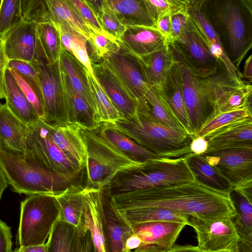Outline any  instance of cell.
Listing matches in <instances>:
<instances>
[{"instance_id": "17", "label": "cell", "mask_w": 252, "mask_h": 252, "mask_svg": "<svg viewBox=\"0 0 252 252\" xmlns=\"http://www.w3.org/2000/svg\"><path fill=\"white\" fill-rule=\"evenodd\" d=\"M187 224L172 221H148L132 226L142 240L135 252H168Z\"/></svg>"}, {"instance_id": "57", "label": "cell", "mask_w": 252, "mask_h": 252, "mask_svg": "<svg viewBox=\"0 0 252 252\" xmlns=\"http://www.w3.org/2000/svg\"><path fill=\"white\" fill-rule=\"evenodd\" d=\"M142 240L135 233L132 234L126 240L124 252H130L137 249L141 244Z\"/></svg>"}, {"instance_id": "13", "label": "cell", "mask_w": 252, "mask_h": 252, "mask_svg": "<svg viewBox=\"0 0 252 252\" xmlns=\"http://www.w3.org/2000/svg\"><path fill=\"white\" fill-rule=\"evenodd\" d=\"M177 61L182 74L183 96L192 139L211 118L212 109L200 77L194 74L184 63Z\"/></svg>"}, {"instance_id": "51", "label": "cell", "mask_w": 252, "mask_h": 252, "mask_svg": "<svg viewBox=\"0 0 252 252\" xmlns=\"http://www.w3.org/2000/svg\"><path fill=\"white\" fill-rule=\"evenodd\" d=\"M7 68L30 78L40 87L37 74L31 63L22 60H11L8 61Z\"/></svg>"}, {"instance_id": "16", "label": "cell", "mask_w": 252, "mask_h": 252, "mask_svg": "<svg viewBox=\"0 0 252 252\" xmlns=\"http://www.w3.org/2000/svg\"><path fill=\"white\" fill-rule=\"evenodd\" d=\"M82 230L90 232L94 252H106L107 247L104 201L102 190L84 187L82 215Z\"/></svg>"}, {"instance_id": "3", "label": "cell", "mask_w": 252, "mask_h": 252, "mask_svg": "<svg viewBox=\"0 0 252 252\" xmlns=\"http://www.w3.org/2000/svg\"><path fill=\"white\" fill-rule=\"evenodd\" d=\"M113 125L158 157L178 158L191 153L192 138L185 129L161 124L138 104L134 114Z\"/></svg>"}, {"instance_id": "25", "label": "cell", "mask_w": 252, "mask_h": 252, "mask_svg": "<svg viewBox=\"0 0 252 252\" xmlns=\"http://www.w3.org/2000/svg\"><path fill=\"white\" fill-rule=\"evenodd\" d=\"M61 72L67 122L87 128L96 126L99 123L94 110L74 89L62 69Z\"/></svg>"}, {"instance_id": "6", "label": "cell", "mask_w": 252, "mask_h": 252, "mask_svg": "<svg viewBox=\"0 0 252 252\" xmlns=\"http://www.w3.org/2000/svg\"><path fill=\"white\" fill-rule=\"evenodd\" d=\"M195 180L185 155L178 158L158 157L148 160L140 168L117 176L106 189L112 195Z\"/></svg>"}, {"instance_id": "32", "label": "cell", "mask_w": 252, "mask_h": 252, "mask_svg": "<svg viewBox=\"0 0 252 252\" xmlns=\"http://www.w3.org/2000/svg\"><path fill=\"white\" fill-rule=\"evenodd\" d=\"M48 21L63 24L88 39L93 32L63 0H49L47 2L42 21Z\"/></svg>"}, {"instance_id": "56", "label": "cell", "mask_w": 252, "mask_h": 252, "mask_svg": "<svg viewBox=\"0 0 252 252\" xmlns=\"http://www.w3.org/2000/svg\"><path fill=\"white\" fill-rule=\"evenodd\" d=\"M237 194L252 204V181L246 182L233 189Z\"/></svg>"}, {"instance_id": "27", "label": "cell", "mask_w": 252, "mask_h": 252, "mask_svg": "<svg viewBox=\"0 0 252 252\" xmlns=\"http://www.w3.org/2000/svg\"><path fill=\"white\" fill-rule=\"evenodd\" d=\"M187 10L191 20L202 36L211 54L224 64L233 77L240 79L237 68L231 62L219 36L201 10L190 5Z\"/></svg>"}, {"instance_id": "36", "label": "cell", "mask_w": 252, "mask_h": 252, "mask_svg": "<svg viewBox=\"0 0 252 252\" xmlns=\"http://www.w3.org/2000/svg\"><path fill=\"white\" fill-rule=\"evenodd\" d=\"M137 103L138 106L161 124L183 128L155 87L149 86L144 96Z\"/></svg>"}, {"instance_id": "35", "label": "cell", "mask_w": 252, "mask_h": 252, "mask_svg": "<svg viewBox=\"0 0 252 252\" xmlns=\"http://www.w3.org/2000/svg\"><path fill=\"white\" fill-rule=\"evenodd\" d=\"M252 87L241 81L225 90L215 103L212 116L225 111L249 108L252 109Z\"/></svg>"}, {"instance_id": "12", "label": "cell", "mask_w": 252, "mask_h": 252, "mask_svg": "<svg viewBox=\"0 0 252 252\" xmlns=\"http://www.w3.org/2000/svg\"><path fill=\"white\" fill-rule=\"evenodd\" d=\"M103 59L130 95L137 101L141 99L149 85L145 81L135 54L119 41Z\"/></svg>"}, {"instance_id": "61", "label": "cell", "mask_w": 252, "mask_h": 252, "mask_svg": "<svg viewBox=\"0 0 252 252\" xmlns=\"http://www.w3.org/2000/svg\"><path fill=\"white\" fill-rule=\"evenodd\" d=\"M201 252L198 246L192 245H174L168 252Z\"/></svg>"}, {"instance_id": "37", "label": "cell", "mask_w": 252, "mask_h": 252, "mask_svg": "<svg viewBox=\"0 0 252 252\" xmlns=\"http://www.w3.org/2000/svg\"><path fill=\"white\" fill-rule=\"evenodd\" d=\"M55 23L59 30L62 49L74 56L93 74L88 53L89 41L88 39L63 24Z\"/></svg>"}, {"instance_id": "43", "label": "cell", "mask_w": 252, "mask_h": 252, "mask_svg": "<svg viewBox=\"0 0 252 252\" xmlns=\"http://www.w3.org/2000/svg\"><path fill=\"white\" fill-rule=\"evenodd\" d=\"M9 69L26 97L34 107L40 118L42 119L44 115V110L41 87L30 78Z\"/></svg>"}, {"instance_id": "23", "label": "cell", "mask_w": 252, "mask_h": 252, "mask_svg": "<svg viewBox=\"0 0 252 252\" xmlns=\"http://www.w3.org/2000/svg\"><path fill=\"white\" fill-rule=\"evenodd\" d=\"M119 42L134 54L143 56L167 47L169 40L156 27L135 25L126 26Z\"/></svg>"}, {"instance_id": "26", "label": "cell", "mask_w": 252, "mask_h": 252, "mask_svg": "<svg viewBox=\"0 0 252 252\" xmlns=\"http://www.w3.org/2000/svg\"><path fill=\"white\" fill-rule=\"evenodd\" d=\"M3 91L5 103L9 109L29 127L35 126L40 117L8 68L5 73Z\"/></svg>"}, {"instance_id": "62", "label": "cell", "mask_w": 252, "mask_h": 252, "mask_svg": "<svg viewBox=\"0 0 252 252\" xmlns=\"http://www.w3.org/2000/svg\"><path fill=\"white\" fill-rule=\"evenodd\" d=\"M8 187V183L0 166V199L2 193Z\"/></svg>"}, {"instance_id": "58", "label": "cell", "mask_w": 252, "mask_h": 252, "mask_svg": "<svg viewBox=\"0 0 252 252\" xmlns=\"http://www.w3.org/2000/svg\"><path fill=\"white\" fill-rule=\"evenodd\" d=\"M17 252H47L46 243L28 247H18L14 251Z\"/></svg>"}, {"instance_id": "38", "label": "cell", "mask_w": 252, "mask_h": 252, "mask_svg": "<svg viewBox=\"0 0 252 252\" xmlns=\"http://www.w3.org/2000/svg\"><path fill=\"white\" fill-rule=\"evenodd\" d=\"M40 45L46 62L50 64L60 59L62 49L59 30L51 21L36 23Z\"/></svg>"}, {"instance_id": "22", "label": "cell", "mask_w": 252, "mask_h": 252, "mask_svg": "<svg viewBox=\"0 0 252 252\" xmlns=\"http://www.w3.org/2000/svg\"><path fill=\"white\" fill-rule=\"evenodd\" d=\"M44 123L55 143L81 170L85 169L87 149L80 126L68 122L56 126Z\"/></svg>"}, {"instance_id": "41", "label": "cell", "mask_w": 252, "mask_h": 252, "mask_svg": "<svg viewBox=\"0 0 252 252\" xmlns=\"http://www.w3.org/2000/svg\"><path fill=\"white\" fill-rule=\"evenodd\" d=\"M106 232L109 244V252H124L126 239L134 233L133 230L116 217L109 204L104 203Z\"/></svg>"}, {"instance_id": "29", "label": "cell", "mask_w": 252, "mask_h": 252, "mask_svg": "<svg viewBox=\"0 0 252 252\" xmlns=\"http://www.w3.org/2000/svg\"><path fill=\"white\" fill-rule=\"evenodd\" d=\"M84 193V187L76 184L54 195L60 207L59 219L82 230Z\"/></svg>"}, {"instance_id": "46", "label": "cell", "mask_w": 252, "mask_h": 252, "mask_svg": "<svg viewBox=\"0 0 252 252\" xmlns=\"http://www.w3.org/2000/svg\"><path fill=\"white\" fill-rule=\"evenodd\" d=\"M63 0L93 31L110 37L104 31L99 17L85 0Z\"/></svg>"}, {"instance_id": "8", "label": "cell", "mask_w": 252, "mask_h": 252, "mask_svg": "<svg viewBox=\"0 0 252 252\" xmlns=\"http://www.w3.org/2000/svg\"><path fill=\"white\" fill-rule=\"evenodd\" d=\"M169 44L174 58L198 77L209 76L223 64L211 54L191 19L184 31Z\"/></svg>"}, {"instance_id": "44", "label": "cell", "mask_w": 252, "mask_h": 252, "mask_svg": "<svg viewBox=\"0 0 252 252\" xmlns=\"http://www.w3.org/2000/svg\"><path fill=\"white\" fill-rule=\"evenodd\" d=\"M21 1L22 0H0V35H3L23 20Z\"/></svg>"}, {"instance_id": "31", "label": "cell", "mask_w": 252, "mask_h": 252, "mask_svg": "<svg viewBox=\"0 0 252 252\" xmlns=\"http://www.w3.org/2000/svg\"><path fill=\"white\" fill-rule=\"evenodd\" d=\"M59 63L61 69L68 77L73 87L87 100L96 113L87 78V68L74 56L63 49Z\"/></svg>"}, {"instance_id": "33", "label": "cell", "mask_w": 252, "mask_h": 252, "mask_svg": "<svg viewBox=\"0 0 252 252\" xmlns=\"http://www.w3.org/2000/svg\"><path fill=\"white\" fill-rule=\"evenodd\" d=\"M96 127L119 149L138 161L144 162L158 157L121 132L112 123L102 122Z\"/></svg>"}, {"instance_id": "5", "label": "cell", "mask_w": 252, "mask_h": 252, "mask_svg": "<svg viewBox=\"0 0 252 252\" xmlns=\"http://www.w3.org/2000/svg\"><path fill=\"white\" fill-rule=\"evenodd\" d=\"M80 127L87 149L85 186L103 190L117 176L140 168L146 164L147 160L138 161L119 149L96 126Z\"/></svg>"}, {"instance_id": "47", "label": "cell", "mask_w": 252, "mask_h": 252, "mask_svg": "<svg viewBox=\"0 0 252 252\" xmlns=\"http://www.w3.org/2000/svg\"><path fill=\"white\" fill-rule=\"evenodd\" d=\"M102 28L106 34L113 39L120 41L126 26L117 17L104 0L103 11L100 18Z\"/></svg>"}, {"instance_id": "63", "label": "cell", "mask_w": 252, "mask_h": 252, "mask_svg": "<svg viewBox=\"0 0 252 252\" xmlns=\"http://www.w3.org/2000/svg\"><path fill=\"white\" fill-rule=\"evenodd\" d=\"M205 0H189V5L200 9Z\"/></svg>"}, {"instance_id": "59", "label": "cell", "mask_w": 252, "mask_h": 252, "mask_svg": "<svg viewBox=\"0 0 252 252\" xmlns=\"http://www.w3.org/2000/svg\"><path fill=\"white\" fill-rule=\"evenodd\" d=\"M93 9L100 20L103 11L104 0H85Z\"/></svg>"}, {"instance_id": "7", "label": "cell", "mask_w": 252, "mask_h": 252, "mask_svg": "<svg viewBox=\"0 0 252 252\" xmlns=\"http://www.w3.org/2000/svg\"><path fill=\"white\" fill-rule=\"evenodd\" d=\"M60 215L59 205L54 195H28L21 202L17 246L28 247L45 244Z\"/></svg>"}, {"instance_id": "11", "label": "cell", "mask_w": 252, "mask_h": 252, "mask_svg": "<svg viewBox=\"0 0 252 252\" xmlns=\"http://www.w3.org/2000/svg\"><path fill=\"white\" fill-rule=\"evenodd\" d=\"M190 218L189 226L195 230L201 252H240L239 237L232 218L203 220Z\"/></svg>"}, {"instance_id": "54", "label": "cell", "mask_w": 252, "mask_h": 252, "mask_svg": "<svg viewBox=\"0 0 252 252\" xmlns=\"http://www.w3.org/2000/svg\"><path fill=\"white\" fill-rule=\"evenodd\" d=\"M208 146V143L205 137L196 136L191 140L190 149L191 153L201 155L206 152Z\"/></svg>"}, {"instance_id": "14", "label": "cell", "mask_w": 252, "mask_h": 252, "mask_svg": "<svg viewBox=\"0 0 252 252\" xmlns=\"http://www.w3.org/2000/svg\"><path fill=\"white\" fill-rule=\"evenodd\" d=\"M9 60L36 63L45 60L38 40L36 22L23 20L2 36Z\"/></svg>"}, {"instance_id": "1", "label": "cell", "mask_w": 252, "mask_h": 252, "mask_svg": "<svg viewBox=\"0 0 252 252\" xmlns=\"http://www.w3.org/2000/svg\"><path fill=\"white\" fill-rule=\"evenodd\" d=\"M112 209L161 207L203 220L232 218L237 209L231 193L194 181L111 195Z\"/></svg>"}, {"instance_id": "48", "label": "cell", "mask_w": 252, "mask_h": 252, "mask_svg": "<svg viewBox=\"0 0 252 252\" xmlns=\"http://www.w3.org/2000/svg\"><path fill=\"white\" fill-rule=\"evenodd\" d=\"M49 0H22L21 12L24 20L36 23L42 21Z\"/></svg>"}, {"instance_id": "20", "label": "cell", "mask_w": 252, "mask_h": 252, "mask_svg": "<svg viewBox=\"0 0 252 252\" xmlns=\"http://www.w3.org/2000/svg\"><path fill=\"white\" fill-rule=\"evenodd\" d=\"M47 252H88L94 251L89 231L59 219L46 242Z\"/></svg>"}, {"instance_id": "64", "label": "cell", "mask_w": 252, "mask_h": 252, "mask_svg": "<svg viewBox=\"0 0 252 252\" xmlns=\"http://www.w3.org/2000/svg\"><path fill=\"white\" fill-rule=\"evenodd\" d=\"M242 0L249 7L252 9V0Z\"/></svg>"}, {"instance_id": "19", "label": "cell", "mask_w": 252, "mask_h": 252, "mask_svg": "<svg viewBox=\"0 0 252 252\" xmlns=\"http://www.w3.org/2000/svg\"><path fill=\"white\" fill-rule=\"evenodd\" d=\"M205 137L208 143L205 153L224 149L252 151V117L222 126Z\"/></svg>"}, {"instance_id": "15", "label": "cell", "mask_w": 252, "mask_h": 252, "mask_svg": "<svg viewBox=\"0 0 252 252\" xmlns=\"http://www.w3.org/2000/svg\"><path fill=\"white\" fill-rule=\"evenodd\" d=\"M228 182L232 189L252 181V151L224 149L201 155Z\"/></svg>"}, {"instance_id": "40", "label": "cell", "mask_w": 252, "mask_h": 252, "mask_svg": "<svg viewBox=\"0 0 252 252\" xmlns=\"http://www.w3.org/2000/svg\"><path fill=\"white\" fill-rule=\"evenodd\" d=\"M239 196L238 205L235 206L237 214L232 219L239 237L240 252H252V204L241 195Z\"/></svg>"}, {"instance_id": "49", "label": "cell", "mask_w": 252, "mask_h": 252, "mask_svg": "<svg viewBox=\"0 0 252 252\" xmlns=\"http://www.w3.org/2000/svg\"><path fill=\"white\" fill-rule=\"evenodd\" d=\"M88 40L99 60L102 59L104 55L111 49L114 45L119 43V41L94 31L93 32Z\"/></svg>"}, {"instance_id": "24", "label": "cell", "mask_w": 252, "mask_h": 252, "mask_svg": "<svg viewBox=\"0 0 252 252\" xmlns=\"http://www.w3.org/2000/svg\"><path fill=\"white\" fill-rule=\"evenodd\" d=\"M29 126L18 118L6 104L0 102V149L24 154Z\"/></svg>"}, {"instance_id": "2", "label": "cell", "mask_w": 252, "mask_h": 252, "mask_svg": "<svg viewBox=\"0 0 252 252\" xmlns=\"http://www.w3.org/2000/svg\"><path fill=\"white\" fill-rule=\"evenodd\" d=\"M200 9L238 68L252 47V9L242 0H205Z\"/></svg>"}, {"instance_id": "45", "label": "cell", "mask_w": 252, "mask_h": 252, "mask_svg": "<svg viewBox=\"0 0 252 252\" xmlns=\"http://www.w3.org/2000/svg\"><path fill=\"white\" fill-rule=\"evenodd\" d=\"M155 24L161 16L187 9L189 0H143Z\"/></svg>"}, {"instance_id": "4", "label": "cell", "mask_w": 252, "mask_h": 252, "mask_svg": "<svg viewBox=\"0 0 252 252\" xmlns=\"http://www.w3.org/2000/svg\"><path fill=\"white\" fill-rule=\"evenodd\" d=\"M0 166L12 190L20 194L58 195L77 180L51 171L24 154H15L0 149Z\"/></svg>"}, {"instance_id": "34", "label": "cell", "mask_w": 252, "mask_h": 252, "mask_svg": "<svg viewBox=\"0 0 252 252\" xmlns=\"http://www.w3.org/2000/svg\"><path fill=\"white\" fill-rule=\"evenodd\" d=\"M185 155L187 161L197 181L217 190L230 193L233 191L228 182L203 156L191 152Z\"/></svg>"}, {"instance_id": "52", "label": "cell", "mask_w": 252, "mask_h": 252, "mask_svg": "<svg viewBox=\"0 0 252 252\" xmlns=\"http://www.w3.org/2000/svg\"><path fill=\"white\" fill-rule=\"evenodd\" d=\"M12 234L11 227L0 220V252H12Z\"/></svg>"}, {"instance_id": "9", "label": "cell", "mask_w": 252, "mask_h": 252, "mask_svg": "<svg viewBox=\"0 0 252 252\" xmlns=\"http://www.w3.org/2000/svg\"><path fill=\"white\" fill-rule=\"evenodd\" d=\"M29 127L24 154L51 171L77 180L82 170L55 143L44 122L40 118L35 126Z\"/></svg>"}, {"instance_id": "42", "label": "cell", "mask_w": 252, "mask_h": 252, "mask_svg": "<svg viewBox=\"0 0 252 252\" xmlns=\"http://www.w3.org/2000/svg\"><path fill=\"white\" fill-rule=\"evenodd\" d=\"M250 117H252V109L249 108L239 109L219 113L203 125L196 136L205 137L222 126Z\"/></svg>"}, {"instance_id": "21", "label": "cell", "mask_w": 252, "mask_h": 252, "mask_svg": "<svg viewBox=\"0 0 252 252\" xmlns=\"http://www.w3.org/2000/svg\"><path fill=\"white\" fill-rule=\"evenodd\" d=\"M174 59L162 82L159 86L154 87L182 127L191 137L189 119L183 96V80L179 63L175 58Z\"/></svg>"}, {"instance_id": "55", "label": "cell", "mask_w": 252, "mask_h": 252, "mask_svg": "<svg viewBox=\"0 0 252 252\" xmlns=\"http://www.w3.org/2000/svg\"><path fill=\"white\" fill-rule=\"evenodd\" d=\"M171 15L170 14L164 15L156 23L157 28L168 39L171 32Z\"/></svg>"}, {"instance_id": "39", "label": "cell", "mask_w": 252, "mask_h": 252, "mask_svg": "<svg viewBox=\"0 0 252 252\" xmlns=\"http://www.w3.org/2000/svg\"><path fill=\"white\" fill-rule=\"evenodd\" d=\"M87 76L99 123L108 122L114 124L119 119L122 118L123 117L113 104L93 74L90 72L88 69Z\"/></svg>"}, {"instance_id": "53", "label": "cell", "mask_w": 252, "mask_h": 252, "mask_svg": "<svg viewBox=\"0 0 252 252\" xmlns=\"http://www.w3.org/2000/svg\"><path fill=\"white\" fill-rule=\"evenodd\" d=\"M8 60L5 55L2 35H0V99L4 98L3 87Z\"/></svg>"}, {"instance_id": "18", "label": "cell", "mask_w": 252, "mask_h": 252, "mask_svg": "<svg viewBox=\"0 0 252 252\" xmlns=\"http://www.w3.org/2000/svg\"><path fill=\"white\" fill-rule=\"evenodd\" d=\"M93 74L123 118L134 114L137 101L126 91L121 81L103 59L92 63Z\"/></svg>"}, {"instance_id": "30", "label": "cell", "mask_w": 252, "mask_h": 252, "mask_svg": "<svg viewBox=\"0 0 252 252\" xmlns=\"http://www.w3.org/2000/svg\"><path fill=\"white\" fill-rule=\"evenodd\" d=\"M109 7L126 26L156 27L143 0H105Z\"/></svg>"}, {"instance_id": "10", "label": "cell", "mask_w": 252, "mask_h": 252, "mask_svg": "<svg viewBox=\"0 0 252 252\" xmlns=\"http://www.w3.org/2000/svg\"><path fill=\"white\" fill-rule=\"evenodd\" d=\"M32 64L37 74L43 96L44 115L42 120L54 126L67 123L59 60L50 64L44 59Z\"/></svg>"}, {"instance_id": "28", "label": "cell", "mask_w": 252, "mask_h": 252, "mask_svg": "<svg viewBox=\"0 0 252 252\" xmlns=\"http://www.w3.org/2000/svg\"><path fill=\"white\" fill-rule=\"evenodd\" d=\"M135 55L145 81L148 85L155 87L162 82L175 60L169 43L167 47L150 54Z\"/></svg>"}, {"instance_id": "50", "label": "cell", "mask_w": 252, "mask_h": 252, "mask_svg": "<svg viewBox=\"0 0 252 252\" xmlns=\"http://www.w3.org/2000/svg\"><path fill=\"white\" fill-rule=\"evenodd\" d=\"M187 9L171 14L169 41H173L186 28L190 19Z\"/></svg>"}, {"instance_id": "60", "label": "cell", "mask_w": 252, "mask_h": 252, "mask_svg": "<svg viewBox=\"0 0 252 252\" xmlns=\"http://www.w3.org/2000/svg\"><path fill=\"white\" fill-rule=\"evenodd\" d=\"M243 77L249 81L251 84L252 80V56L250 55L246 60L244 70L243 72Z\"/></svg>"}]
</instances>
